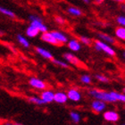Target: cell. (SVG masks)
Segmentation results:
<instances>
[{
  "label": "cell",
  "instance_id": "cell-24",
  "mask_svg": "<svg viewBox=\"0 0 125 125\" xmlns=\"http://www.w3.org/2000/svg\"><path fill=\"white\" fill-rule=\"evenodd\" d=\"M113 96H115L116 102H121L123 104H125V94L124 93H121V92L117 91H112Z\"/></svg>",
  "mask_w": 125,
  "mask_h": 125
},
{
  "label": "cell",
  "instance_id": "cell-22",
  "mask_svg": "<svg viewBox=\"0 0 125 125\" xmlns=\"http://www.w3.org/2000/svg\"><path fill=\"white\" fill-rule=\"evenodd\" d=\"M80 81L81 84H83L85 86L91 85L92 83V77L89 74H82L80 77Z\"/></svg>",
  "mask_w": 125,
  "mask_h": 125
},
{
  "label": "cell",
  "instance_id": "cell-13",
  "mask_svg": "<svg viewBox=\"0 0 125 125\" xmlns=\"http://www.w3.org/2000/svg\"><path fill=\"white\" fill-rule=\"evenodd\" d=\"M69 101L67 96V94L65 91H56L55 92V97H54V102L56 104H64Z\"/></svg>",
  "mask_w": 125,
  "mask_h": 125
},
{
  "label": "cell",
  "instance_id": "cell-17",
  "mask_svg": "<svg viewBox=\"0 0 125 125\" xmlns=\"http://www.w3.org/2000/svg\"><path fill=\"white\" fill-rule=\"evenodd\" d=\"M16 40H17V42L21 45V47L26 48V49L30 48V47H31V43L28 40V39L25 36L21 35V34H17L16 35Z\"/></svg>",
  "mask_w": 125,
  "mask_h": 125
},
{
  "label": "cell",
  "instance_id": "cell-6",
  "mask_svg": "<svg viewBox=\"0 0 125 125\" xmlns=\"http://www.w3.org/2000/svg\"><path fill=\"white\" fill-rule=\"evenodd\" d=\"M103 118L109 123H115L120 120V115L115 110H105L103 113Z\"/></svg>",
  "mask_w": 125,
  "mask_h": 125
},
{
  "label": "cell",
  "instance_id": "cell-15",
  "mask_svg": "<svg viewBox=\"0 0 125 125\" xmlns=\"http://www.w3.org/2000/svg\"><path fill=\"white\" fill-rule=\"evenodd\" d=\"M97 38H98L99 40L101 41H104L105 43L109 45H113L115 43V39L113 36L109 35L107 33H104V32H99L97 33Z\"/></svg>",
  "mask_w": 125,
  "mask_h": 125
},
{
  "label": "cell",
  "instance_id": "cell-16",
  "mask_svg": "<svg viewBox=\"0 0 125 125\" xmlns=\"http://www.w3.org/2000/svg\"><path fill=\"white\" fill-rule=\"evenodd\" d=\"M27 100L31 103V104H34V105H38V106H42L45 105L44 101L41 99V97L39 96H36V95H32V96H29L27 97Z\"/></svg>",
  "mask_w": 125,
  "mask_h": 125
},
{
  "label": "cell",
  "instance_id": "cell-30",
  "mask_svg": "<svg viewBox=\"0 0 125 125\" xmlns=\"http://www.w3.org/2000/svg\"><path fill=\"white\" fill-rule=\"evenodd\" d=\"M55 21L57 24H59V25H63V24H65V20H64V18H62V16H55Z\"/></svg>",
  "mask_w": 125,
  "mask_h": 125
},
{
  "label": "cell",
  "instance_id": "cell-10",
  "mask_svg": "<svg viewBox=\"0 0 125 125\" xmlns=\"http://www.w3.org/2000/svg\"><path fill=\"white\" fill-rule=\"evenodd\" d=\"M40 39H41L42 41L46 42L47 44H50L52 46H59L58 42L56 41V39H55V37L53 36V34L51 31H46V32H43L41 33V36H40Z\"/></svg>",
  "mask_w": 125,
  "mask_h": 125
},
{
  "label": "cell",
  "instance_id": "cell-7",
  "mask_svg": "<svg viewBox=\"0 0 125 125\" xmlns=\"http://www.w3.org/2000/svg\"><path fill=\"white\" fill-rule=\"evenodd\" d=\"M68 99L73 103H79L82 100V93L77 88H71L66 91Z\"/></svg>",
  "mask_w": 125,
  "mask_h": 125
},
{
  "label": "cell",
  "instance_id": "cell-32",
  "mask_svg": "<svg viewBox=\"0 0 125 125\" xmlns=\"http://www.w3.org/2000/svg\"><path fill=\"white\" fill-rule=\"evenodd\" d=\"M83 3H85V4H87V5H89V4H90V0H81Z\"/></svg>",
  "mask_w": 125,
  "mask_h": 125
},
{
  "label": "cell",
  "instance_id": "cell-2",
  "mask_svg": "<svg viewBox=\"0 0 125 125\" xmlns=\"http://www.w3.org/2000/svg\"><path fill=\"white\" fill-rule=\"evenodd\" d=\"M93 46H94V48L96 51L104 53V54L107 55L108 56L114 57L116 55L115 48L113 47H111V45L107 44V43H105L104 41H101L99 39H96L95 41H93Z\"/></svg>",
  "mask_w": 125,
  "mask_h": 125
},
{
  "label": "cell",
  "instance_id": "cell-34",
  "mask_svg": "<svg viewBox=\"0 0 125 125\" xmlns=\"http://www.w3.org/2000/svg\"><path fill=\"white\" fill-rule=\"evenodd\" d=\"M122 55H123V57L125 59V50H124V51H123V53H122Z\"/></svg>",
  "mask_w": 125,
  "mask_h": 125
},
{
  "label": "cell",
  "instance_id": "cell-14",
  "mask_svg": "<svg viewBox=\"0 0 125 125\" xmlns=\"http://www.w3.org/2000/svg\"><path fill=\"white\" fill-rule=\"evenodd\" d=\"M35 51L39 56H41L42 58H44V59H47V60H52L53 58H54V55L51 52H50L49 50L46 49L44 47H37L35 48Z\"/></svg>",
  "mask_w": 125,
  "mask_h": 125
},
{
  "label": "cell",
  "instance_id": "cell-36",
  "mask_svg": "<svg viewBox=\"0 0 125 125\" xmlns=\"http://www.w3.org/2000/svg\"><path fill=\"white\" fill-rule=\"evenodd\" d=\"M122 91H123V93L125 94V87H123V90H122Z\"/></svg>",
  "mask_w": 125,
  "mask_h": 125
},
{
  "label": "cell",
  "instance_id": "cell-31",
  "mask_svg": "<svg viewBox=\"0 0 125 125\" xmlns=\"http://www.w3.org/2000/svg\"><path fill=\"white\" fill-rule=\"evenodd\" d=\"M112 1H115V2L120 3V4H124L125 0H112Z\"/></svg>",
  "mask_w": 125,
  "mask_h": 125
},
{
  "label": "cell",
  "instance_id": "cell-19",
  "mask_svg": "<svg viewBox=\"0 0 125 125\" xmlns=\"http://www.w3.org/2000/svg\"><path fill=\"white\" fill-rule=\"evenodd\" d=\"M71 122L74 124H79L81 122V115L78 111H71L69 114Z\"/></svg>",
  "mask_w": 125,
  "mask_h": 125
},
{
  "label": "cell",
  "instance_id": "cell-25",
  "mask_svg": "<svg viewBox=\"0 0 125 125\" xmlns=\"http://www.w3.org/2000/svg\"><path fill=\"white\" fill-rule=\"evenodd\" d=\"M51 61H52V62L55 65H57V66H59V67H61V68H68L69 67V63L65 62L64 60H60V59L53 58Z\"/></svg>",
  "mask_w": 125,
  "mask_h": 125
},
{
  "label": "cell",
  "instance_id": "cell-20",
  "mask_svg": "<svg viewBox=\"0 0 125 125\" xmlns=\"http://www.w3.org/2000/svg\"><path fill=\"white\" fill-rule=\"evenodd\" d=\"M115 38L118 39L119 40L125 41V27L118 26L115 30Z\"/></svg>",
  "mask_w": 125,
  "mask_h": 125
},
{
  "label": "cell",
  "instance_id": "cell-35",
  "mask_svg": "<svg viewBox=\"0 0 125 125\" xmlns=\"http://www.w3.org/2000/svg\"><path fill=\"white\" fill-rule=\"evenodd\" d=\"M3 35H4V32H3V31H0V36H3Z\"/></svg>",
  "mask_w": 125,
  "mask_h": 125
},
{
  "label": "cell",
  "instance_id": "cell-8",
  "mask_svg": "<svg viewBox=\"0 0 125 125\" xmlns=\"http://www.w3.org/2000/svg\"><path fill=\"white\" fill-rule=\"evenodd\" d=\"M62 57H63V60L65 61L66 62H68L69 64H72V65H74V66H83V63L81 62L79 57H77L74 54L71 52H67V53H64L63 55H62Z\"/></svg>",
  "mask_w": 125,
  "mask_h": 125
},
{
  "label": "cell",
  "instance_id": "cell-21",
  "mask_svg": "<svg viewBox=\"0 0 125 125\" xmlns=\"http://www.w3.org/2000/svg\"><path fill=\"white\" fill-rule=\"evenodd\" d=\"M67 13L70 14V15L73 16V17H81L83 13L82 11L78 7H75V6H69L67 8Z\"/></svg>",
  "mask_w": 125,
  "mask_h": 125
},
{
  "label": "cell",
  "instance_id": "cell-1",
  "mask_svg": "<svg viewBox=\"0 0 125 125\" xmlns=\"http://www.w3.org/2000/svg\"><path fill=\"white\" fill-rule=\"evenodd\" d=\"M88 95L89 97L93 99H98L105 102L106 104H114L116 103L115 96H113L112 91H105L103 89H99L96 88H92L88 90Z\"/></svg>",
  "mask_w": 125,
  "mask_h": 125
},
{
  "label": "cell",
  "instance_id": "cell-4",
  "mask_svg": "<svg viewBox=\"0 0 125 125\" xmlns=\"http://www.w3.org/2000/svg\"><path fill=\"white\" fill-rule=\"evenodd\" d=\"M90 109L93 113L95 114H103V113L106 110L107 104L105 102L102 101V100H98V99H93L90 102Z\"/></svg>",
  "mask_w": 125,
  "mask_h": 125
},
{
  "label": "cell",
  "instance_id": "cell-26",
  "mask_svg": "<svg viewBox=\"0 0 125 125\" xmlns=\"http://www.w3.org/2000/svg\"><path fill=\"white\" fill-rule=\"evenodd\" d=\"M79 40L82 45H85V46H90L91 44H93V41L90 38L87 36H80L79 37Z\"/></svg>",
  "mask_w": 125,
  "mask_h": 125
},
{
  "label": "cell",
  "instance_id": "cell-3",
  "mask_svg": "<svg viewBox=\"0 0 125 125\" xmlns=\"http://www.w3.org/2000/svg\"><path fill=\"white\" fill-rule=\"evenodd\" d=\"M29 20L30 24L34 27H36L40 33H43V32H46V31H48L47 26L44 23L43 20L39 16L36 15V14H31L29 16Z\"/></svg>",
  "mask_w": 125,
  "mask_h": 125
},
{
  "label": "cell",
  "instance_id": "cell-11",
  "mask_svg": "<svg viewBox=\"0 0 125 125\" xmlns=\"http://www.w3.org/2000/svg\"><path fill=\"white\" fill-rule=\"evenodd\" d=\"M53 34V36L55 37V39H56V41L58 42L59 46H62V45L66 44L69 40V38L64 32L60 31H51Z\"/></svg>",
  "mask_w": 125,
  "mask_h": 125
},
{
  "label": "cell",
  "instance_id": "cell-27",
  "mask_svg": "<svg viewBox=\"0 0 125 125\" xmlns=\"http://www.w3.org/2000/svg\"><path fill=\"white\" fill-rule=\"evenodd\" d=\"M95 79H96L97 81L101 82V83H108V82H109L108 77H106V76L104 75V74H99V73H97V74L95 75Z\"/></svg>",
  "mask_w": 125,
  "mask_h": 125
},
{
  "label": "cell",
  "instance_id": "cell-18",
  "mask_svg": "<svg viewBox=\"0 0 125 125\" xmlns=\"http://www.w3.org/2000/svg\"><path fill=\"white\" fill-rule=\"evenodd\" d=\"M39 31L37 29L36 27L32 26L30 24L29 26L27 27L26 31H25V34H26V36L28 38H31V39H33V38H36L39 35Z\"/></svg>",
  "mask_w": 125,
  "mask_h": 125
},
{
  "label": "cell",
  "instance_id": "cell-29",
  "mask_svg": "<svg viewBox=\"0 0 125 125\" xmlns=\"http://www.w3.org/2000/svg\"><path fill=\"white\" fill-rule=\"evenodd\" d=\"M116 21V23L119 25V26L125 27V15H119L116 17L115 19Z\"/></svg>",
  "mask_w": 125,
  "mask_h": 125
},
{
  "label": "cell",
  "instance_id": "cell-37",
  "mask_svg": "<svg viewBox=\"0 0 125 125\" xmlns=\"http://www.w3.org/2000/svg\"><path fill=\"white\" fill-rule=\"evenodd\" d=\"M121 125H125V123H123V124H121Z\"/></svg>",
  "mask_w": 125,
  "mask_h": 125
},
{
  "label": "cell",
  "instance_id": "cell-5",
  "mask_svg": "<svg viewBox=\"0 0 125 125\" xmlns=\"http://www.w3.org/2000/svg\"><path fill=\"white\" fill-rule=\"evenodd\" d=\"M28 83L31 88L36 90H39V91H42L47 88V83L43 80L37 78V77H31L28 81Z\"/></svg>",
  "mask_w": 125,
  "mask_h": 125
},
{
  "label": "cell",
  "instance_id": "cell-9",
  "mask_svg": "<svg viewBox=\"0 0 125 125\" xmlns=\"http://www.w3.org/2000/svg\"><path fill=\"white\" fill-rule=\"evenodd\" d=\"M39 96L41 97V99L44 101L46 104H51L52 102H54V97H55V91L52 89H46L44 90H42L39 94Z\"/></svg>",
  "mask_w": 125,
  "mask_h": 125
},
{
  "label": "cell",
  "instance_id": "cell-23",
  "mask_svg": "<svg viewBox=\"0 0 125 125\" xmlns=\"http://www.w3.org/2000/svg\"><path fill=\"white\" fill-rule=\"evenodd\" d=\"M0 13L4 14V15L7 16L9 18H12V19H14L16 17L15 13H13V11L10 10V9H8V8H5L4 6H0Z\"/></svg>",
  "mask_w": 125,
  "mask_h": 125
},
{
  "label": "cell",
  "instance_id": "cell-12",
  "mask_svg": "<svg viewBox=\"0 0 125 125\" xmlns=\"http://www.w3.org/2000/svg\"><path fill=\"white\" fill-rule=\"evenodd\" d=\"M68 48L72 51V52H80L82 47V44H81L80 40L78 39H71L68 40L66 43Z\"/></svg>",
  "mask_w": 125,
  "mask_h": 125
},
{
  "label": "cell",
  "instance_id": "cell-33",
  "mask_svg": "<svg viewBox=\"0 0 125 125\" xmlns=\"http://www.w3.org/2000/svg\"><path fill=\"white\" fill-rule=\"evenodd\" d=\"M104 1V0H95V2L98 3V4H101V3H103Z\"/></svg>",
  "mask_w": 125,
  "mask_h": 125
},
{
  "label": "cell",
  "instance_id": "cell-28",
  "mask_svg": "<svg viewBox=\"0 0 125 125\" xmlns=\"http://www.w3.org/2000/svg\"><path fill=\"white\" fill-rule=\"evenodd\" d=\"M0 125H23V124H21V123H18V122H14V121L3 120V121H0Z\"/></svg>",
  "mask_w": 125,
  "mask_h": 125
}]
</instances>
